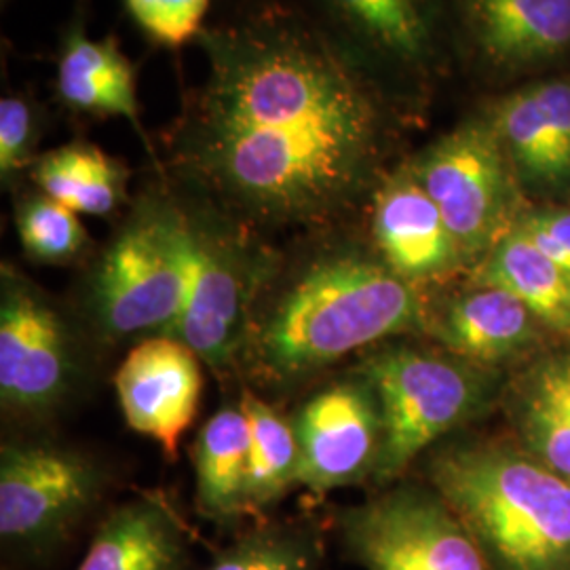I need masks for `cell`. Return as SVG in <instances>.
<instances>
[{
  "label": "cell",
  "mask_w": 570,
  "mask_h": 570,
  "mask_svg": "<svg viewBox=\"0 0 570 570\" xmlns=\"http://www.w3.org/2000/svg\"><path fill=\"white\" fill-rule=\"evenodd\" d=\"M129 20L164 49H180L205 30L212 0H122Z\"/></svg>",
  "instance_id": "83f0119b"
},
{
  "label": "cell",
  "mask_w": 570,
  "mask_h": 570,
  "mask_svg": "<svg viewBox=\"0 0 570 570\" xmlns=\"http://www.w3.org/2000/svg\"><path fill=\"white\" fill-rule=\"evenodd\" d=\"M292 425L301 452L298 484L327 492L372 480L383 449V416L362 372L311 395Z\"/></svg>",
  "instance_id": "7c38bea8"
},
{
  "label": "cell",
  "mask_w": 570,
  "mask_h": 570,
  "mask_svg": "<svg viewBox=\"0 0 570 570\" xmlns=\"http://www.w3.org/2000/svg\"><path fill=\"white\" fill-rule=\"evenodd\" d=\"M429 487L463 522L490 570H570V480L522 446L440 450L429 461Z\"/></svg>",
  "instance_id": "3957f363"
},
{
  "label": "cell",
  "mask_w": 570,
  "mask_h": 570,
  "mask_svg": "<svg viewBox=\"0 0 570 570\" xmlns=\"http://www.w3.org/2000/svg\"><path fill=\"white\" fill-rule=\"evenodd\" d=\"M473 284L515 294L548 332L570 338V275L515 226L473 268Z\"/></svg>",
  "instance_id": "603a6c76"
},
{
  "label": "cell",
  "mask_w": 570,
  "mask_h": 570,
  "mask_svg": "<svg viewBox=\"0 0 570 570\" xmlns=\"http://www.w3.org/2000/svg\"><path fill=\"white\" fill-rule=\"evenodd\" d=\"M440 207L468 266L482 263L522 220L520 180L484 112L468 117L406 159Z\"/></svg>",
  "instance_id": "ba28073f"
},
{
  "label": "cell",
  "mask_w": 570,
  "mask_h": 570,
  "mask_svg": "<svg viewBox=\"0 0 570 570\" xmlns=\"http://www.w3.org/2000/svg\"><path fill=\"white\" fill-rule=\"evenodd\" d=\"M357 372L374 389L383 416L376 487L400 480L429 446L480 416L499 391L494 367L404 343L376 346Z\"/></svg>",
  "instance_id": "52a82bcc"
},
{
  "label": "cell",
  "mask_w": 570,
  "mask_h": 570,
  "mask_svg": "<svg viewBox=\"0 0 570 570\" xmlns=\"http://www.w3.org/2000/svg\"><path fill=\"white\" fill-rule=\"evenodd\" d=\"M204 570H324V548L308 524H265L242 534Z\"/></svg>",
  "instance_id": "484cf974"
},
{
  "label": "cell",
  "mask_w": 570,
  "mask_h": 570,
  "mask_svg": "<svg viewBox=\"0 0 570 570\" xmlns=\"http://www.w3.org/2000/svg\"><path fill=\"white\" fill-rule=\"evenodd\" d=\"M202 360L174 336H150L134 346L115 374L127 425L176 456L204 389Z\"/></svg>",
  "instance_id": "9a60e30c"
},
{
  "label": "cell",
  "mask_w": 570,
  "mask_h": 570,
  "mask_svg": "<svg viewBox=\"0 0 570 570\" xmlns=\"http://www.w3.org/2000/svg\"><path fill=\"white\" fill-rule=\"evenodd\" d=\"M106 475L79 450L7 442L0 450V537L7 550L45 556L102 499Z\"/></svg>",
  "instance_id": "30bf717a"
},
{
  "label": "cell",
  "mask_w": 570,
  "mask_h": 570,
  "mask_svg": "<svg viewBox=\"0 0 570 570\" xmlns=\"http://www.w3.org/2000/svg\"><path fill=\"white\" fill-rule=\"evenodd\" d=\"M256 308L244 362L273 387H294L346 355L428 334L423 289L389 268L346 225L292 239Z\"/></svg>",
  "instance_id": "7a4b0ae2"
},
{
  "label": "cell",
  "mask_w": 570,
  "mask_h": 570,
  "mask_svg": "<svg viewBox=\"0 0 570 570\" xmlns=\"http://www.w3.org/2000/svg\"><path fill=\"white\" fill-rule=\"evenodd\" d=\"M522 186L570 190V79L515 89L484 110Z\"/></svg>",
  "instance_id": "e0dca14e"
},
{
  "label": "cell",
  "mask_w": 570,
  "mask_h": 570,
  "mask_svg": "<svg viewBox=\"0 0 570 570\" xmlns=\"http://www.w3.org/2000/svg\"><path fill=\"white\" fill-rule=\"evenodd\" d=\"M79 376L75 338L39 285L13 265L0 271V402L18 416H47Z\"/></svg>",
  "instance_id": "8fae6325"
},
{
  "label": "cell",
  "mask_w": 570,
  "mask_h": 570,
  "mask_svg": "<svg viewBox=\"0 0 570 570\" xmlns=\"http://www.w3.org/2000/svg\"><path fill=\"white\" fill-rule=\"evenodd\" d=\"M298 4L407 121L425 112L461 58L450 0H301Z\"/></svg>",
  "instance_id": "8992f818"
},
{
  "label": "cell",
  "mask_w": 570,
  "mask_h": 570,
  "mask_svg": "<svg viewBox=\"0 0 570 570\" xmlns=\"http://www.w3.org/2000/svg\"><path fill=\"white\" fill-rule=\"evenodd\" d=\"M13 223L23 254L37 265H75L89 256L91 237L81 214L32 184L16 190Z\"/></svg>",
  "instance_id": "d4e9b609"
},
{
  "label": "cell",
  "mask_w": 570,
  "mask_h": 570,
  "mask_svg": "<svg viewBox=\"0 0 570 570\" xmlns=\"http://www.w3.org/2000/svg\"><path fill=\"white\" fill-rule=\"evenodd\" d=\"M129 167L98 144L72 140L42 153L28 183L85 216L106 218L129 205Z\"/></svg>",
  "instance_id": "7402d4cb"
},
{
  "label": "cell",
  "mask_w": 570,
  "mask_h": 570,
  "mask_svg": "<svg viewBox=\"0 0 570 570\" xmlns=\"http://www.w3.org/2000/svg\"><path fill=\"white\" fill-rule=\"evenodd\" d=\"M546 332L515 294L473 282L433 311L428 326L444 351L494 370L534 351Z\"/></svg>",
  "instance_id": "ac0fdd59"
},
{
  "label": "cell",
  "mask_w": 570,
  "mask_h": 570,
  "mask_svg": "<svg viewBox=\"0 0 570 570\" xmlns=\"http://www.w3.org/2000/svg\"><path fill=\"white\" fill-rule=\"evenodd\" d=\"M197 45L204 77L161 136V176L271 244L348 225L406 117L301 4L261 2Z\"/></svg>",
  "instance_id": "6da1fadb"
},
{
  "label": "cell",
  "mask_w": 570,
  "mask_h": 570,
  "mask_svg": "<svg viewBox=\"0 0 570 570\" xmlns=\"http://www.w3.org/2000/svg\"><path fill=\"white\" fill-rule=\"evenodd\" d=\"M183 209L164 176L148 184L94 256L85 303L106 341L169 336L186 303Z\"/></svg>",
  "instance_id": "277c9868"
},
{
  "label": "cell",
  "mask_w": 570,
  "mask_h": 570,
  "mask_svg": "<svg viewBox=\"0 0 570 570\" xmlns=\"http://www.w3.org/2000/svg\"><path fill=\"white\" fill-rule=\"evenodd\" d=\"M242 407L249 425V513H256L298 484L301 452L292 421L263 397L245 391Z\"/></svg>",
  "instance_id": "cb8c5ba5"
},
{
  "label": "cell",
  "mask_w": 570,
  "mask_h": 570,
  "mask_svg": "<svg viewBox=\"0 0 570 570\" xmlns=\"http://www.w3.org/2000/svg\"><path fill=\"white\" fill-rule=\"evenodd\" d=\"M367 244L407 284L446 282L465 256L407 161L393 165L367 199Z\"/></svg>",
  "instance_id": "4fadbf2b"
},
{
  "label": "cell",
  "mask_w": 570,
  "mask_h": 570,
  "mask_svg": "<svg viewBox=\"0 0 570 570\" xmlns=\"http://www.w3.org/2000/svg\"><path fill=\"white\" fill-rule=\"evenodd\" d=\"M53 94L56 102L70 115L129 122L157 164L155 144L144 129L136 66L122 53L115 35L89 37L82 0L75 2L70 18L61 26Z\"/></svg>",
  "instance_id": "2e32d148"
},
{
  "label": "cell",
  "mask_w": 570,
  "mask_h": 570,
  "mask_svg": "<svg viewBox=\"0 0 570 570\" xmlns=\"http://www.w3.org/2000/svg\"><path fill=\"white\" fill-rule=\"evenodd\" d=\"M336 532L364 570H490L438 490L397 484L338 513Z\"/></svg>",
  "instance_id": "9c48e42d"
},
{
  "label": "cell",
  "mask_w": 570,
  "mask_h": 570,
  "mask_svg": "<svg viewBox=\"0 0 570 570\" xmlns=\"http://www.w3.org/2000/svg\"><path fill=\"white\" fill-rule=\"evenodd\" d=\"M518 228L570 275V209L527 212Z\"/></svg>",
  "instance_id": "f1b7e54d"
},
{
  "label": "cell",
  "mask_w": 570,
  "mask_h": 570,
  "mask_svg": "<svg viewBox=\"0 0 570 570\" xmlns=\"http://www.w3.org/2000/svg\"><path fill=\"white\" fill-rule=\"evenodd\" d=\"M49 108L26 89H11L0 98V183L4 190H18L30 176L42 153L49 129Z\"/></svg>",
  "instance_id": "4316f807"
},
{
  "label": "cell",
  "mask_w": 570,
  "mask_h": 570,
  "mask_svg": "<svg viewBox=\"0 0 570 570\" xmlns=\"http://www.w3.org/2000/svg\"><path fill=\"white\" fill-rule=\"evenodd\" d=\"M169 186L183 209L188 261L186 303L169 336L193 348L205 366L225 372L244 362L254 315L277 271L282 247L202 197Z\"/></svg>",
  "instance_id": "5b68a950"
},
{
  "label": "cell",
  "mask_w": 570,
  "mask_h": 570,
  "mask_svg": "<svg viewBox=\"0 0 570 570\" xmlns=\"http://www.w3.org/2000/svg\"><path fill=\"white\" fill-rule=\"evenodd\" d=\"M518 446L570 480V348L537 355L508 389Z\"/></svg>",
  "instance_id": "ffe728a7"
},
{
  "label": "cell",
  "mask_w": 570,
  "mask_h": 570,
  "mask_svg": "<svg viewBox=\"0 0 570 570\" xmlns=\"http://www.w3.org/2000/svg\"><path fill=\"white\" fill-rule=\"evenodd\" d=\"M77 570H193L190 537L164 497L140 494L104 518Z\"/></svg>",
  "instance_id": "d6986e66"
},
{
  "label": "cell",
  "mask_w": 570,
  "mask_h": 570,
  "mask_svg": "<svg viewBox=\"0 0 570 570\" xmlns=\"http://www.w3.org/2000/svg\"><path fill=\"white\" fill-rule=\"evenodd\" d=\"M193 463L197 508L207 520L230 524L249 515V425L242 404L207 419Z\"/></svg>",
  "instance_id": "44dd1931"
},
{
  "label": "cell",
  "mask_w": 570,
  "mask_h": 570,
  "mask_svg": "<svg viewBox=\"0 0 570 570\" xmlns=\"http://www.w3.org/2000/svg\"><path fill=\"white\" fill-rule=\"evenodd\" d=\"M459 56L522 75L570 53V0H450Z\"/></svg>",
  "instance_id": "5bb4252c"
}]
</instances>
